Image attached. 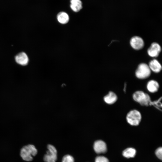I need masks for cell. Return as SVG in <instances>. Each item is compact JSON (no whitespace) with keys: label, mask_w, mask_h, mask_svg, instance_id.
I'll use <instances>...</instances> for the list:
<instances>
[{"label":"cell","mask_w":162,"mask_h":162,"mask_svg":"<svg viewBox=\"0 0 162 162\" xmlns=\"http://www.w3.org/2000/svg\"><path fill=\"white\" fill-rule=\"evenodd\" d=\"M37 153L38 150L35 146L30 144L23 146L21 149L20 155L24 160L30 162L33 160V157Z\"/></svg>","instance_id":"obj_1"},{"label":"cell","mask_w":162,"mask_h":162,"mask_svg":"<svg viewBox=\"0 0 162 162\" xmlns=\"http://www.w3.org/2000/svg\"><path fill=\"white\" fill-rule=\"evenodd\" d=\"M126 119L127 122L131 125L136 126L141 122L142 116L140 112L136 110L130 111L127 114Z\"/></svg>","instance_id":"obj_2"},{"label":"cell","mask_w":162,"mask_h":162,"mask_svg":"<svg viewBox=\"0 0 162 162\" xmlns=\"http://www.w3.org/2000/svg\"><path fill=\"white\" fill-rule=\"evenodd\" d=\"M148 65L145 63H141L138 66L135 72L136 76L140 79H144L148 78L151 74Z\"/></svg>","instance_id":"obj_3"},{"label":"cell","mask_w":162,"mask_h":162,"mask_svg":"<svg viewBox=\"0 0 162 162\" xmlns=\"http://www.w3.org/2000/svg\"><path fill=\"white\" fill-rule=\"evenodd\" d=\"M48 151L44 157L45 162H56L57 159V151L55 147L51 144L47 146Z\"/></svg>","instance_id":"obj_4"},{"label":"cell","mask_w":162,"mask_h":162,"mask_svg":"<svg viewBox=\"0 0 162 162\" xmlns=\"http://www.w3.org/2000/svg\"><path fill=\"white\" fill-rule=\"evenodd\" d=\"M130 44L134 49L138 50L143 48L144 43L141 38L138 36H134L131 38Z\"/></svg>","instance_id":"obj_5"},{"label":"cell","mask_w":162,"mask_h":162,"mask_svg":"<svg viewBox=\"0 0 162 162\" xmlns=\"http://www.w3.org/2000/svg\"><path fill=\"white\" fill-rule=\"evenodd\" d=\"M161 49L160 45L156 42H153L151 45L147 50L148 55L152 57H158L161 51Z\"/></svg>","instance_id":"obj_6"},{"label":"cell","mask_w":162,"mask_h":162,"mask_svg":"<svg viewBox=\"0 0 162 162\" xmlns=\"http://www.w3.org/2000/svg\"><path fill=\"white\" fill-rule=\"evenodd\" d=\"M93 148L97 154L104 153L107 151V147L106 143L102 140L95 141L94 144Z\"/></svg>","instance_id":"obj_7"},{"label":"cell","mask_w":162,"mask_h":162,"mask_svg":"<svg viewBox=\"0 0 162 162\" xmlns=\"http://www.w3.org/2000/svg\"><path fill=\"white\" fill-rule=\"evenodd\" d=\"M15 60L19 64L26 65L28 62V58L27 55L24 52H21L17 54L15 57Z\"/></svg>","instance_id":"obj_8"},{"label":"cell","mask_w":162,"mask_h":162,"mask_svg":"<svg viewBox=\"0 0 162 162\" xmlns=\"http://www.w3.org/2000/svg\"><path fill=\"white\" fill-rule=\"evenodd\" d=\"M148 65L151 71L155 73L159 72L162 69L161 65L156 59L151 61Z\"/></svg>","instance_id":"obj_9"},{"label":"cell","mask_w":162,"mask_h":162,"mask_svg":"<svg viewBox=\"0 0 162 162\" xmlns=\"http://www.w3.org/2000/svg\"><path fill=\"white\" fill-rule=\"evenodd\" d=\"M70 6L75 12L80 11L82 8V3L81 0H70Z\"/></svg>","instance_id":"obj_10"},{"label":"cell","mask_w":162,"mask_h":162,"mask_svg":"<svg viewBox=\"0 0 162 162\" xmlns=\"http://www.w3.org/2000/svg\"><path fill=\"white\" fill-rule=\"evenodd\" d=\"M104 101L109 104H112L115 103L117 100L116 94L112 91H110L104 98Z\"/></svg>","instance_id":"obj_11"},{"label":"cell","mask_w":162,"mask_h":162,"mask_svg":"<svg viewBox=\"0 0 162 162\" xmlns=\"http://www.w3.org/2000/svg\"><path fill=\"white\" fill-rule=\"evenodd\" d=\"M57 19L59 23L62 24H64L69 22V16L68 14L66 12L61 11L57 14Z\"/></svg>","instance_id":"obj_12"},{"label":"cell","mask_w":162,"mask_h":162,"mask_svg":"<svg viewBox=\"0 0 162 162\" xmlns=\"http://www.w3.org/2000/svg\"><path fill=\"white\" fill-rule=\"evenodd\" d=\"M159 87V86L158 82L153 80L149 81L147 85V88L148 91L152 93L157 92Z\"/></svg>","instance_id":"obj_13"},{"label":"cell","mask_w":162,"mask_h":162,"mask_svg":"<svg viewBox=\"0 0 162 162\" xmlns=\"http://www.w3.org/2000/svg\"><path fill=\"white\" fill-rule=\"evenodd\" d=\"M146 94L142 91H137L133 94V99L135 101L140 104L145 99Z\"/></svg>","instance_id":"obj_14"},{"label":"cell","mask_w":162,"mask_h":162,"mask_svg":"<svg viewBox=\"0 0 162 162\" xmlns=\"http://www.w3.org/2000/svg\"><path fill=\"white\" fill-rule=\"evenodd\" d=\"M136 153V149L132 148H128L124 150L122 152V155L127 158H134Z\"/></svg>","instance_id":"obj_15"},{"label":"cell","mask_w":162,"mask_h":162,"mask_svg":"<svg viewBox=\"0 0 162 162\" xmlns=\"http://www.w3.org/2000/svg\"><path fill=\"white\" fill-rule=\"evenodd\" d=\"M151 102L150 97L146 94L145 99L140 104L142 106H147L150 105Z\"/></svg>","instance_id":"obj_16"},{"label":"cell","mask_w":162,"mask_h":162,"mask_svg":"<svg viewBox=\"0 0 162 162\" xmlns=\"http://www.w3.org/2000/svg\"><path fill=\"white\" fill-rule=\"evenodd\" d=\"M62 162H74V159L71 155L67 154L63 157Z\"/></svg>","instance_id":"obj_17"},{"label":"cell","mask_w":162,"mask_h":162,"mask_svg":"<svg viewBox=\"0 0 162 162\" xmlns=\"http://www.w3.org/2000/svg\"><path fill=\"white\" fill-rule=\"evenodd\" d=\"M161 98H159L158 100L154 101L153 102H151L150 105H153L154 106L157 108L159 109L160 108L162 107V104L160 102Z\"/></svg>","instance_id":"obj_18"},{"label":"cell","mask_w":162,"mask_h":162,"mask_svg":"<svg viewBox=\"0 0 162 162\" xmlns=\"http://www.w3.org/2000/svg\"><path fill=\"white\" fill-rule=\"evenodd\" d=\"M95 162H109L108 159L103 156H98L95 159Z\"/></svg>","instance_id":"obj_19"},{"label":"cell","mask_w":162,"mask_h":162,"mask_svg":"<svg viewBox=\"0 0 162 162\" xmlns=\"http://www.w3.org/2000/svg\"><path fill=\"white\" fill-rule=\"evenodd\" d=\"M155 154L157 157L160 160L162 159V148L159 147L155 151Z\"/></svg>","instance_id":"obj_20"}]
</instances>
